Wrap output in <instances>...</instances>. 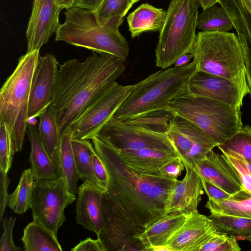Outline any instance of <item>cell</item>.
I'll use <instances>...</instances> for the list:
<instances>
[{
	"label": "cell",
	"mask_w": 251,
	"mask_h": 251,
	"mask_svg": "<svg viewBox=\"0 0 251 251\" xmlns=\"http://www.w3.org/2000/svg\"><path fill=\"white\" fill-rule=\"evenodd\" d=\"M91 140L109 175L102 199L103 226L98 238L104 251H145L137 237L167 214L177 180L141 173L97 137Z\"/></svg>",
	"instance_id": "cell-1"
},
{
	"label": "cell",
	"mask_w": 251,
	"mask_h": 251,
	"mask_svg": "<svg viewBox=\"0 0 251 251\" xmlns=\"http://www.w3.org/2000/svg\"><path fill=\"white\" fill-rule=\"evenodd\" d=\"M125 69L122 59L96 52L82 62L71 59L59 66L51 104L61 134Z\"/></svg>",
	"instance_id": "cell-2"
},
{
	"label": "cell",
	"mask_w": 251,
	"mask_h": 251,
	"mask_svg": "<svg viewBox=\"0 0 251 251\" xmlns=\"http://www.w3.org/2000/svg\"><path fill=\"white\" fill-rule=\"evenodd\" d=\"M65 20L55 31V41H63L98 53L113 55L124 62L129 48L120 33L124 17H117L104 25L98 23L94 11L73 6L66 9Z\"/></svg>",
	"instance_id": "cell-3"
},
{
	"label": "cell",
	"mask_w": 251,
	"mask_h": 251,
	"mask_svg": "<svg viewBox=\"0 0 251 251\" xmlns=\"http://www.w3.org/2000/svg\"><path fill=\"white\" fill-rule=\"evenodd\" d=\"M194 61L183 67L161 69L133 84L111 118L123 120L168 109L170 103L186 91L188 80L196 71Z\"/></svg>",
	"instance_id": "cell-4"
},
{
	"label": "cell",
	"mask_w": 251,
	"mask_h": 251,
	"mask_svg": "<svg viewBox=\"0 0 251 251\" xmlns=\"http://www.w3.org/2000/svg\"><path fill=\"white\" fill-rule=\"evenodd\" d=\"M191 53L197 70L222 76L249 87L243 49L235 33L200 31Z\"/></svg>",
	"instance_id": "cell-5"
},
{
	"label": "cell",
	"mask_w": 251,
	"mask_h": 251,
	"mask_svg": "<svg viewBox=\"0 0 251 251\" xmlns=\"http://www.w3.org/2000/svg\"><path fill=\"white\" fill-rule=\"evenodd\" d=\"M199 5L197 0H171L155 49L157 67L167 69L192 52L197 40Z\"/></svg>",
	"instance_id": "cell-6"
},
{
	"label": "cell",
	"mask_w": 251,
	"mask_h": 251,
	"mask_svg": "<svg viewBox=\"0 0 251 251\" xmlns=\"http://www.w3.org/2000/svg\"><path fill=\"white\" fill-rule=\"evenodd\" d=\"M168 108L195 124L218 145L243 127L240 109L217 100L193 96L186 91L175 98Z\"/></svg>",
	"instance_id": "cell-7"
},
{
	"label": "cell",
	"mask_w": 251,
	"mask_h": 251,
	"mask_svg": "<svg viewBox=\"0 0 251 251\" xmlns=\"http://www.w3.org/2000/svg\"><path fill=\"white\" fill-rule=\"evenodd\" d=\"M40 50L26 53L0 90V122H4L10 135L21 109L28 103L32 79Z\"/></svg>",
	"instance_id": "cell-8"
},
{
	"label": "cell",
	"mask_w": 251,
	"mask_h": 251,
	"mask_svg": "<svg viewBox=\"0 0 251 251\" xmlns=\"http://www.w3.org/2000/svg\"><path fill=\"white\" fill-rule=\"evenodd\" d=\"M76 200V196L68 191L61 177L35 181L31 207L33 219L57 235L66 221L65 208Z\"/></svg>",
	"instance_id": "cell-9"
},
{
	"label": "cell",
	"mask_w": 251,
	"mask_h": 251,
	"mask_svg": "<svg viewBox=\"0 0 251 251\" xmlns=\"http://www.w3.org/2000/svg\"><path fill=\"white\" fill-rule=\"evenodd\" d=\"M133 86V84L122 85L115 81L73 123L67 131L71 138L90 140L95 137Z\"/></svg>",
	"instance_id": "cell-10"
},
{
	"label": "cell",
	"mask_w": 251,
	"mask_h": 251,
	"mask_svg": "<svg viewBox=\"0 0 251 251\" xmlns=\"http://www.w3.org/2000/svg\"><path fill=\"white\" fill-rule=\"evenodd\" d=\"M96 137L117 151L146 148L176 150L167 133L150 130L112 118Z\"/></svg>",
	"instance_id": "cell-11"
},
{
	"label": "cell",
	"mask_w": 251,
	"mask_h": 251,
	"mask_svg": "<svg viewBox=\"0 0 251 251\" xmlns=\"http://www.w3.org/2000/svg\"><path fill=\"white\" fill-rule=\"evenodd\" d=\"M167 134L183 161L194 167L218 145L195 124L176 114L169 121Z\"/></svg>",
	"instance_id": "cell-12"
},
{
	"label": "cell",
	"mask_w": 251,
	"mask_h": 251,
	"mask_svg": "<svg viewBox=\"0 0 251 251\" xmlns=\"http://www.w3.org/2000/svg\"><path fill=\"white\" fill-rule=\"evenodd\" d=\"M186 91L193 96L217 100L239 109L250 92L249 87L230 79L197 70L189 78Z\"/></svg>",
	"instance_id": "cell-13"
},
{
	"label": "cell",
	"mask_w": 251,
	"mask_h": 251,
	"mask_svg": "<svg viewBox=\"0 0 251 251\" xmlns=\"http://www.w3.org/2000/svg\"><path fill=\"white\" fill-rule=\"evenodd\" d=\"M195 168L200 176L232 195V199L242 200L251 197L244 189L237 170L223 153L212 150Z\"/></svg>",
	"instance_id": "cell-14"
},
{
	"label": "cell",
	"mask_w": 251,
	"mask_h": 251,
	"mask_svg": "<svg viewBox=\"0 0 251 251\" xmlns=\"http://www.w3.org/2000/svg\"><path fill=\"white\" fill-rule=\"evenodd\" d=\"M58 64L52 53L40 55L32 81L27 118L39 117L53 100Z\"/></svg>",
	"instance_id": "cell-15"
},
{
	"label": "cell",
	"mask_w": 251,
	"mask_h": 251,
	"mask_svg": "<svg viewBox=\"0 0 251 251\" xmlns=\"http://www.w3.org/2000/svg\"><path fill=\"white\" fill-rule=\"evenodd\" d=\"M57 0H33L26 31L27 53L40 50L60 25Z\"/></svg>",
	"instance_id": "cell-16"
},
{
	"label": "cell",
	"mask_w": 251,
	"mask_h": 251,
	"mask_svg": "<svg viewBox=\"0 0 251 251\" xmlns=\"http://www.w3.org/2000/svg\"><path fill=\"white\" fill-rule=\"evenodd\" d=\"M186 214L185 222L166 245L171 251H199L218 231L212 220L198 210Z\"/></svg>",
	"instance_id": "cell-17"
},
{
	"label": "cell",
	"mask_w": 251,
	"mask_h": 251,
	"mask_svg": "<svg viewBox=\"0 0 251 251\" xmlns=\"http://www.w3.org/2000/svg\"><path fill=\"white\" fill-rule=\"evenodd\" d=\"M183 163L185 175L181 180L176 181L167 207V214L172 212L188 214L197 210L203 193L201 177L195 167Z\"/></svg>",
	"instance_id": "cell-18"
},
{
	"label": "cell",
	"mask_w": 251,
	"mask_h": 251,
	"mask_svg": "<svg viewBox=\"0 0 251 251\" xmlns=\"http://www.w3.org/2000/svg\"><path fill=\"white\" fill-rule=\"evenodd\" d=\"M104 192L94 183L86 180L78 187L77 194L76 222L97 235L103 226L102 199Z\"/></svg>",
	"instance_id": "cell-19"
},
{
	"label": "cell",
	"mask_w": 251,
	"mask_h": 251,
	"mask_svg": "<svg viewBox=\"0 0 251 251\" xmlns=\"http://www.w3.org/2000/svg\"><path fill=\"white\" fill-rule=\"evenodd\" d=\"M117 152L129 167L141 173L154 176H160L159 170L162 166L180 157L173 149L146 148Z\"/></svg>",
	"instance_id": "cell-20"
},
{
	"label": "cell",
	"mask_w": 251,
	"mask_h": 251,
	"mask_svg": "<svg viewBox=\"0 0 251 251\" xmlns=\"http://www.w3.org/2000/svg\"><path fill=\"white\" fill-rule=\"evenodd\" d=\"M187 214L172 212L162 217L137 236L145 249L149 251L152 246H165L181 228Z\"/></svg>",
	"instance_id": "cell-21"
},
{
	"label": "cell",
	"mask_w": 251,
	"mask_h": 251,
	"mask_svg": "<svg viewBox=\"0 0 251 251\" xmlns=\"http://www.w3.org/2000/svg\"><path fill=\"white\" fill-rule=\"evenodd\" d=\"M27 134L31 149L28 161L34 180L56 179L58 176L55 165L39 137L37 128L28 125Z\"/></svg>",
	"instance_id": "cell-22"
},
{
	"label": "cell",
	"mask_w": 251,
	"mask_h": 251,
	"mask_svg": "<svg viewBox=\"0 0 251 251\" xmlns=\"http://www.w3.org/2000/svg\"><path fill=\"white\" fill-rule=\"evenodd\" d=\"M167 11L148 3H143L129 14L126 19L132 38L148 31H160L165 22Z\"/></svg>",
	"instance_id": "cell-23"
},
{
	"label": "cell",
	"mask_w": 251,
	"mask_h": 251,
	"mask_svg": "<svg viewBox=\"0 0 251 251\" xmlns=\"http://www.w3.org/2000/svg\"><path fill=\"white\" fill-rule=\"evenodd\" d=\"M54 164L58 177H61L68 191L76 196L78 189V181L80 178L73 151L71 137L68 132L61 134Z\"/></svg>",
	"instance_id": "cell-24"
},
{
	"label": "cell",
	"mask_w": 251,
	"mask_h": 251,
	"mask_svg": "<svg viewBox=\"0 0 251 251\" xmlns=\"http://www.w3.org/2000/svg\"><path fill=\"white\" fill-rule=\"evenodd\" d=\"M25 251H62L57 235L41 223L33 221L24 229L21 238Z\"/></svg>",
	"instance_id": "cell-25"
},
{
	"label": "cell",
	"mask_w": 251,
	"mask_h": 251,
	"mask_svg": "<svg viewBox=\"0 0 251 251\" xmlns=\"http://www.w3.org/2000/svg\"><path fill=\"white\" fill-rule=\"evenodd\" d=\"M37 127L39 137L49 155L54 163L61 137L56 116L51 103L39 117Z\"/></svg>",
	"instance_id": "cell-26"
},
{
	"label": "cell",
	"mask_w": 251,
	"mask_h": 251,
	"mask_svg": "<svg viewBox=\"0 0 251 251\" xmlns=\"http://www.w3.org/2000/svg\"><path fill=\"white\" fill-rule=\"evenodd\" d=\"M71 144L79 177L83 182L92 181L100 189H105L96 178L93 168L92 155L95 149L89 140L71 138Z\"/></svg>",
	"instance_id": "cell-27"
},
{
	"label": "cell",
	"mask_w": 251,
	"mask_h": 251,
	"mask_svg": "<svg viewBox=\"0 0 251 251\" xmlns=\"http://www.w3.org/2000/svg\"><path fill=\"white\" fill-rule=\"evenodd\" d=\"M35 187V180L30 168L24 170L16 188L8 195L7 206L18 214L31 209Z\"/></svg>",
	"instance_id": "cell-28"
},
{
	"label": "cell",
	"mask_w": 251,
	"mask_h": 251,
	"mask_svg": "<svg viewBox=\"0 0 251 251\" xmlns=\"http://www.w3.org/2000/svg\"><path fill=\"white\" fill-rule=\"evenodd\" d=\"M208 217L218 231L251 242V219L211 212Z\"/></svg>",
	"instance_id": "cell-29"
},
{
	"label": "cell",
	"mask_w": 251,
	"mask_h": 251,
	"mask_svg": "<svg viewBox=\"0 0 251 251\" xmlns=\"http://www.w3.org/2000/svg\"><path fill=\"white\" fill-rule=\"evenodd\" d=\"M197 28L202 31L228 32L234 27L225 9L215 5L198 15Z\"/></svg>",
	"instance_id": "cell-30"
},
{
	"label": "cell",
	"mask_w": 251,
	"mask_h": 251,
	"mask_svg": "<svg viewBox=\"0 0 251 251\" xmlns=\"http://www.w3.org/2000/svg\"><path fill=\"white\" fill-rule=\"evenodd\" d=\"M174 115L169 109H164L120 120L134 126L155 132L167 133L169 121Z\"/></svg>",
	"instance_id": "cell-31"
},
{
	"label": "cell",
	"mask_w": 251,
	"mask_h": 251,
	"mask_svg": "<svg viewBox=\"0 0 251 251\" xmlns=\"http://www.w3.org/2000/svg\"><path fill=\"white\" fill-rule=\"evenodd\" d=\"M217 147L222 153H236L251 164V126L249 125L243 126Z\"/></svg>",
	"instance_id": "cell-32"
},
{
	"label": "cell",
	"mask_w": 251,
	"mask_h": 251,
	"mask_svg": "<svg viewBox=\"0 0 251 251\" xmlns=\"http://www.w3.org/2000/svg\"><path fill=\"white\" fill-rule=\"evenodd\" d=\"M205 207L210 213L251 219V197L242 200L230 199L216 201L208 199Z\"/></svg>",
	"instance_id": "cell-33"
},
{
	"label": "cell",
	"mask_w": 251,
	"mask_h": 251,
	"mask_svg": "<svg viewBox=\"0 0 251 251\" xmlns=\"http://www.w3.org/2000/svg\"><path fill=\"white\" fill-rule=\"evenodd\" d=\"M133 4L132 0H103L94 11L98 23L104 25L114 18L124 17Z\"/></svg>",
	"instance_id": "cell-34"
},
{
	"label": "cell",
	"mask_w": 251,
	"mask_h": 251,
	"mask_svg": "<svg viewBox=\"0 0 251 251\" xmlns=\"http://www.w3.org/2000/svg\"><path fill=\"white\" fill-rule=\"evenodd\" d=\"M241 250L236 236L217 231L200 248L199 251H240Z\"/></svg>",
	"instance_id": "cell-35"
},
{
	"label": "cell",
	"mask_w": 251,
	"mask_h": 251,
	"mask_svg": "<svg viewBox=\"0 0 251 251\" xmlns=\"http://www.w3.org/2000/svg\"><path fill=\"white\" fill-rule=\"evenodd\" d=\"M15 151L6 124L0 122V168L8 173Z\"/></svg>",
	"instance_id": "cell-36"
},
{
	"label": "cell",
	"mask_w": 251,
	"mask_h": 251,
	"mask_svg": "<svg viewBox=\"0 0 251 251\" xmlns=\"http://www.w3.org/2000/svg\"><path fill=\"white\" fill-rule=\"evenodd\" d=\"M27 104H25L21 109L11 134L12 142L16 152L22 151L25 135L27 133Z\"/></svg>",
	"instance_id": "cell-37"
},
{
	"label": "cell",
	"mask_w": 251,
	"mask_h": 251,
	"mask_svg": "<svg viewBox=\"0 0 251 251\" xmlns=\"http://www.w3.org/2000/svg\"><path fill=\"white\" fill-rule=\"evenodd\" d=\"M222 153L237 170L244 189L251 195V172L248 169L247 162L241 155L236 153L229 152Z\"/></svg>",
	"instance_id": "cell-38"
},
{
	"label": "cell",
	"mask_w": 251,
	"mask_h": 251,
	"mask_svg": "<svg viewBox=\"0 0 251 251\" xmlns=\"http://www.w3.org/2000/svg\"><path fill=\"white\" fill-rule=\"evenodd\" d=\"M16 217L11 216L5 218L3 221L4 231L0 241V251H22L23 250L16 246L13 238V231L15 225Z\"/></svg>",
	"instance_id": "cell-39"
},
{
	"label": "cell",
	"mask_w": 251,
	"mask_h": 251,
	"mask_svg": "<svg viewBox=\"0 0 251 251\" xmlns=\"http://www.w3.org/2000/svg\"><path fill=\"white\" fill-rule=\"evenodd\" d=\"M185 169L182 159L178 157L168 162L162 166L160 170V176L173 180H177L182 171Z\"/></svg>",
	"instance_id": "cell-40"
},
{
	"label": "cell",
	"mask_w": 251,
	"mask_h": 251,
	"mask_svg": "<svg viewBox=\"0 0 251 251\" xmlns=\"http://www.w3.org/2000/svg\"><path fill=\"white\" fill-rule=\"evenodd\" d=\"M201 180L203 190L208 197V199L222 201L233 199L232 195L227 193L209 180L201 177Z\"/></svg>",
	"instance_id": "cell-41"
},
{
	"label": "cell",
	"mask_w": 251,
	"mask_h": 251,
	"mask_svg": "<svg viewBox=\"0 0 251 251\" xmlns=\"http://www.w3.org/2000/svg\"><path fill=\"white\" fill-rule=\"evenodd\" d=\"M92 163L95 176L106 191L109 182V175L102 160L95 150L92 155Z\"/></svg>",
	"instance_id": "cell-42"
},
{
	"label": "cell",
	"mask_w": 251,
	"mask_h": 251,
	"mask_svg": "<svg viewBox=\"0 0 251 251\" xmlns=\"http://www.w3.org/2000/svg\"><path fill=\"white\" fill-rule=\"evenodd\" d=\"M10 179L7 173L0 168V221H2L4 211L8 205V188Z\"/></svg>",
	"instance_id": "cell-43"
},
{
	"label": "cell",
	"mask_w": 251,
	"mask_h": 251,
	"mask_svg": "<svg viewBox=\"0 0 251 251\" xmlns=\"http://www.w3.org/2000/svg\"><path fill=\"white\" fill-rule=\"evenodd\" d=\"M241 45L246 65V73L249 94L251 95V41L247 42L243 37H238Z\"/></svg>",
	"instance_id": "cell-44"
},
{
	"label": "cell",
	"mask_w": 251,
	"mask_h": 251,
	"mask_svg": "<svg viewBox=\"0 0 251 251\" xmlns=\"http://www.w3.org/2000/svg\"><path fill=\"white\" fill-rule=\"evenodd\" d=\"M72 251H104V247L99 238L93 239L88 237L81 241L71 249Z\"/></svg>",
	"instance_id": "cell-45"
},
{
	"label": "cell",
	"mask_w": 251,
	"mask_h": 251,
	"mask_svg": "<svg viewBox=\"0 0 251 251\" xmlns=\"http://www.w3.org/2000/svg\"><path fill=\"white\" fill-rule=\"evenodd\" d=\"M103 0H74V6L95 11Z\"/></svg>",
	"instance_id": "cell-46"
},
{
	"label": "cell",
	"mask_w": 251,
	"mask_h": 251,
	"mask_svg": "<svg viewBox=\"0 0 251 251\" xmlns=\"http://www.w3.org/2000/svg\"><path fill=\"white\" fill-rule=\"evenodd\" d=\"M193 58L192 53L183 55L178 58L174 63L175 67H183L188 65L190 60Z\"/></svg>",
	"instance_id": "cell-47"
},
{
	"label": "cell",
	"mask_w": 251,
	"mask_h": 251,
	"mask_svg": "<svg viewBox=\"0 0 251 251\" xmlns=\"http://www.w3.org/2000/svg\"><path fill=\"white\" fill-rule=\"evenodd\" d=\"M197 1L203 10L211 7L220 2V0H197Z\"/></svg>",
	"instance_id": "cell-48"
},
{
	"label": "cell",
	"mask_w": 251,
	"mask_h": 251,
	"mask_svg": "<svg viewBox=\"0 0 251 251\" xmlns=\"http://www.w3.org/2000/svg\"><path fill=\"white\" fill-rule=\"evenodd\" d=\"M58 4L63 8H68L74 6V0H57Z\"/></svg>",
	"instance_id": "cell-49"
},
{
	"label": "cell",
	"mask_w": 251,
	"mask_h": 251,
	"mask_svg": "<svg viewBox=\"0 0 251 251\" xmlns=\"http://www.w3.org/2000/svg\"><path fill=\"white\" fill-rule=\"evenodd\" d=\"M171 251L167 246H152L149 249V251Z\"/></svg>",
	"instance_id": "cell-50"
},
{
	"label": "cell",
	"mask_w": 251,
	"mask_h": 251,
	"mask_svg": "<svg viewBox=\"0 0 251 251\" xmlns=\"http://www.w3.org/2000/svg\"><path fill=\"white\" fill-rule=\"evenodd\" d=\"M245 8L251 15V0H241Z\"/></svg>",
	"instance_id": "cell-51"
},
{
	"label": "cell",
	"mask_w": 251,
	"mask_h": 251,
	"mask_svg": "<svg viewBox=\"0 0 251 251\" xmlns=\"http://www.w3.org/2000/svg\"><path fill=\"white\" fill-rule=\"evenodd\" d=\"M26 120L28 125L33 126H35L38 122L37 120L36 119V117L33 116L28 117Z\"/></svg>",
	"instance_id": "cell-52"
},
{
	"label": "cell",
	"mask_w": 251,
	"mask_h": 251,
	"mask_svg": "<svg viewBox=\"0 0 251 251\" xmlns=\"http://www.w3.org/2000/svg\"><path fill=\"white\" fill-rule=\"evenodd\" d=\"M140 0H132L133 4H134L135 2H137V1H139Z\"/></svg>",
	"instance_id": "cell-53"
}]
</instances>
